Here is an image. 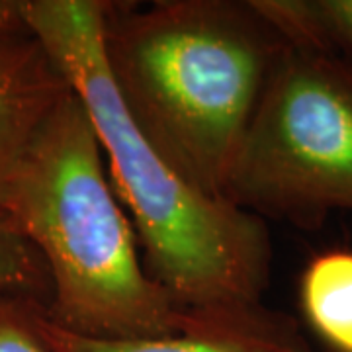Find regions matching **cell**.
I'll return each instance as SVG.
<instances>
[{"mask_svg": "<svg viewBox=\"0 0 352 352\" xmlns=\"http://www.w3.org/2000/svg\"><path fill=\"white\" fill-rule=\"evenodd\" d=\"M0 210L16 221L47 266L57 327L87 339L170 335L186 309L149 274L110 182L87 106L59 102L10 178Z\"/></svg>", "mask_w": 352, "mask_h": 352, "instance_id": "cell-3", "label": "cell"}, {"mask_svg": "<svg viewBox=\"0 0 352 352\" xmlns=\"http://www.w3.org/2000/svg\"><path fill=\"white\" fill-rule=\"evenodd\" d=\"M289 45L333 53L352 65V0H254Z\"/></svg>", "mask_w": 352, "mask_h": 352, "instance_id": "cell-8", "label": "cell"}, {"mask_svg": "<svg viewBox=\"0 0 352 352\" xmlns=\"http://www.w3.org/2000/svg\"><path fill=\"white\" fill-rule=\"evenodd\" d=\"M288 41L254 0L106 2L104 57L139 133L188 184L227 178Z\"/></svg>", "mask_w": 352, "mask_h": 352, "instance_id": "cell-2", "label": "cell"}, {"mask_svg": "<svg viewBox=\"0 0 352 352\" xmlns=\"http://www.w3.org/2000/svg\"><path fill=\"white\" fill-rule=\"evenodd\" d=\"M22 30L25 25L20 14V0H0V36Z\"/></svg>", "mask_w": 352, "mask_h": 352, "instance_id": "cell-11", "label": "cell"}, {"mask_svg": "<svg viewBox=\"0 0 352 352\" xmlns=\"http://www.w3.org/2000/svg\"><path fill=\"white\" fill-rule=\"evenodd\" d=\"M39 303L0 292V352H51L36 323Z\"/></svg>", "mask_w": 352, "mask_h": 352, "instance_id": "cell-10", "label": "cell"}, {"mask_svg": "<svg viewBox=\"0 0 352 352\" xmlns=\"http://www.w3.org/2000/svg\"><path fill=\"white\" fill-rule=\"evenodd\" d=\"M69 92L63 73L28 30L0 36V204L28 147Z\"/></svg>", "mask_w": 352, "mask_h": 352, "instance_id": "cell-6", "label": "cell"}, {"mask_svg": "<svg viewBox=\"0 0 352 352\" xmlns=\"http://www.w3.org/2000/svg\"><path fill=\"white\" fill-rule=\"evenodd\" d=\"M243 210L317 229L352 212V65L286 45L227 178Z\"/></svg>", "mask_w": 352, "mask_h": 352, "instance_id": "cell-4", "label": "cell"}, {"mask_svg": "<svg viewBox=\"0 0 352 352\" xmlns=\"http://www.w3.org/2000/svg\"><path fill=\"white\" fill-rule=\"evenodd\" d=\"M36 323L51 352H311L298 325L268 307L186 309L180 327L153 339H87L57 327L43 305Z\"/></svg>", "mask_w": 352, "mask_h": 352, "instance_id": "cell-5", "label": "cell"}, {"mask_svg": "<svg viewBox=\"0 0 352 352\" xmlns=\"http://www.w3.org/2000/svg\"><path fill=\"white\" fill-rule=\"evenodd\" d=\"M0 292L20 296L47 307L51 280L38 249L16 226L10 215L0 210Z\"/></svg>", "mask_w": 352, "mask_h": 352, "instance_id": "cell-9", "label": "cell"}, {"mask_svg": "<svg viewBox=\"0 0 352 352\" xmlns=\"http://www.w3.org/2000/svg\"><path fill=\"white\" fill-rule=\"evenodd\" d=\"M106 0H20L25 30L87 106L151 278L182 309L263 303L272 245L263 217L188 184L139 133L104 57Z\"/></svg>", "mask_w": 352, "mask_h": 352, "instance_id": "cell-1", "label": "cell"}, {"mask_svg": "<svg viewBox=\"0 0 352 352\" xmlns=\"http://www.w3.org/2000/svg\"><path fill=\"white\" fill-rule=\"evenodd\" d=\"M300 302L309 327L333 351L352 352V251L314 256L300 280Z\"/></svg>", "mask_w": 352, "mask_h": 352, "instance_id": "cell-7", "label": "cell"}]
</instances>
